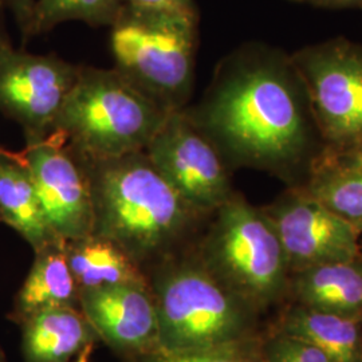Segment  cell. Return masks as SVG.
<instances>
[{
	"label": "cell",
	"instance_id": "11",
	"mask_svg": "<svg viewBox=\"0 0 362 362\" xmlns=\"http://www.w3.org/2000/svg\"><path fill=\"white\" fill-rule=\"evenodd\" d=\"M278 233L290 272L361 257L360 233L302 187L263 208Z\"/></svg>",
	"mask_w": 362,
	"mask_h": 362
},
{
	"label": "cell",
	"instance_id": "3",
	"mask_svg": "<svg viewBox=\"0 0 362 362\" xmlns=\"http://www.w3.org/2000/svg\"><path fill=\"white\" fill-rule=\"evenodd\" d=\"M160 327L158 351H184L255 338V314L194 254L157 263L149 282Z\"/></svg>",
	"mask_w": 362,
	"mask_h": 362
},
{
	"label": "cell",
	"instance_id": "20",
	"mask_svg": "<svg viewBox=\"0 0 362 362\" xmlns=\"http://www.w3.org/2000/svg\"><path fill=\"white\" fill-rule=\"evenodd\" d=\"M122 7L124 0H35L28 38L69 21H81L93 27H110Z\"/></svg>",
	"mask_w": 362,
	"mask_h": 362
},
{
	"label": "cell",
	"instance_id": "7",
	"mask_svg": "<svg viewBox=\"0 0 362 362\" xmlns=\"http://www.w3.org/2000/svg\"><path fill=\"white\" fill-rule=\"evenodd\" d=\"M303 85L325 151L339 152L362 140V46L325 40L290 55Z\"/></svg>",
	"mask_w": 362,
	"mask_h": 362
},
{
	"label": "cell",
	"instance_id": "28",
	"mask_svg": "<svg viewBox=\"0 0 362 362\" xmlns=\"http://www.w3.org/2000/svg\"><path fill=\"white\" fill-rule=\"evenodd\" d=\"M7 45H10V42H8V39H7V35L4 34L3 27L0 25V49H3V47L7 46Z\"/></svg>",
	"mask_w": 362,
	"mask_h": 362
},
{
	"label": "cell",
	"instance_id": "27",
	"mask_svg": "<svg viewBox=\"0 0 362 362\" xmlns=\"http://www.w3.org/2000/svg\"><path fill=\"white\" fill-rule=\"evenodd\" d=\"M94 346H95L94 344L93 345H88L71 362H90V357L91 354H93Z\"/></svg>",
	"mask_w": 362,
	"mask_h": 362
},
{
	"label": "cell",
	"instance_id": "13",
	"mask_svg": "<svg viewBox=\"0 0 362 362\" xmlns=\"http://www.w3.org/2000/svg\"><path fill=\"white\" fill-rule=\"evenodd\" d=\"M25 362H71L100 337L79 308L38 311L21 322Z\"/></svg>",
	"mask_w": 362,
	"mask_h": 362
},
{
	"label": "cell",
	"instance_id": "6",
	"mask_svg": "<svg viewBox=\"0 0 362 362\" xmlns=\"http://www.w3.org/2000/svg\"><path fill=\"white\" fill-rule=\"evenodd\" d=\"M212 215L196 251L202 263L254 310L278 302L288 286L290 270L263 208L233 192Z\"/></svg>",
	"mask_w": 362,
	"mask_h": 362
},
{
	"label": "cell",
	"instance_id": "25",
	"mask_svg": "<svg viewBox=\"0 0 362 362\" xmlns=\"http://www.w3.org/2000/svg\"><path fill=\"white\" fill-rule=\"evenodd\" d=\"M321 152L324 155L334 158L337 161H341V163L362 165V140L351 145L348 149H344L339 152H330V151H325V149H322Z\"/></svg>",
	"mask_w": 362,
	"mask_h": 362
},
{
	"label": "cell",
	"instance_id": "22",
	"mask_svg": "<svg viewBox=\"0 0 362 362\" xmlns=\"http://www.w3.org/2000/svg\"><path fill=\"white\" fill-rule=\"evenodd\" d=\"M264 362H334L310 345L276 333L262 345Z\"/></svg>",
	"mask_w": 362,
	"mask_h": 362
},
{
	"label": "cell",
	"instance_id": "26",
	"mask_svg": "<svg viewBox=\"0 0 362 362\" xmlns=\"http://www.w3.org/2000/svg\"><path fill=\"white\" fill-rule=\"evenodd\" d=\"M315 7L332 8V10H345V8H362V0H310Z\"/></svg>",
	"mask_w": 362,
	"mask_h": 362
},
{
	"label": "cell",
	"instance_id": "8",
	"mask_svg": "<svg viewBox=\"0 0 362 362\" xmlns=\"http://www.w3.org/2000/svg\"><path fill=\"white\" fill-rule=\"evenodd\" d=\"M144 152L203 216L212 215L233 194L230 165L185 109L169 113Z\"/></svg>",
	"mask_w": 362,
	"mask_h": 362
},
{
	"label": "cell",
	"instance_id": "5",
	"mask_svg": "<svg viewBox=\"0 0 362 362\" xmlns=\"http://www.w3.org/2000/svg\"><path fill=\"white\" fill-rule=\"evenodd\" d=\"M115 69L168 113L188 106L199 43V13L124 4L110 26Z\"/></svg>",
	"mask_w": 362,
	"mask_h": 362
},
{
	"label": "cell",
	"instance_id": "15",
	"mask_svg": "<svg viewBox=\"0 0 362 362\" xmlns=\"http://www.w3.org/2000/svg\"><path fill=\"white\" fill-rule=\"evenodd\" d=\"M0 221L19 233L34 252L64 242L52 233L25 161L0 146Z\"/></svg>",
	"mask_w": 362,
	"mask_h": 362
},
{
	"label": "cell",
	"instance_id": "16",
	"mask_svg": "<svg viewBox=\"0 0 362 362\" xmlns=\"http://www.w3.org/2000/svg\"><path fill=\"white\" fill-rule=\"evenodd\" d=\"M66 306L79 308V288L67 262L65 242H57L35 252L10 318L19 325L38 311Z\"/></svg>",
	"mask_w": 362,
	"mask_h": 362
},
{
	"label": "cell",
	"instance_id": "29",
	"mask_svg": "<svg viewBox=\"0 0 362 362\" xmlns=\"http://www.w3.org/2000/svg\"><path fill=\"white\" fill-rule=\"evenodd\" d=\"M0 362H6V357H4V353L1 349H0Z\"/></svg>",
	"mask_w": 362,
	"mask_h": 362
},
{
	"label": "cell",
	"instance_id": "1",
	"mask_svg": "<svg viewBox=\"0 0 362 362\" xmlns=\"http://www.w3.org/2000/svg\"><path fill=\"white\" fill-rule=\"evenodd\" d=\"M185 110L230 168L285 176L305 163L310 167L317 156L320 133L303 85L290 57L276 50L251 45L233 52L216 69L202 103Z\"/></svg>",
	"mask_w": 362,
	"mask_h": 362
},
{
	"label": "cell",
	"instance_id": "24",
	"mask_svg": "<svg viewBox=\"0 0 362 362\" xmlns=\"http://www.w3.org/2000/svg\"><path fill=\"white\" fill-rule=\"evenodd\" d=\"M0 4L10 8L22 31L23 39H28L30 27L33 22V13L35 7V0H0Z\"/></svg>",
	"mask_w": 362,
	"mask_h": 362
},
{
	"label": "cell",
	"instance_id": "4",
	"mask_svg": "<svg viewBox=\"0 0 362 362\" xmlns=\"http://www.w3.org/2000/svg\"><path fill=\"white\" fill-rule=\"evenodd\" d=\"M168 112L116 69L81 66L52 132L86 160L143 152Z\"/></svg>",
	"mask_w": 362,
	"mask_h": 362
},
{
	"label": "cell",
	"instance_id": "12",
	"mask_svg": "<svg viewBox=\"0 0 362 362\" xmlns=\"http://www.w3.org/2000/svg\"><path fill=\"white\" fill-rule=\"evenodd\" d=\"M79 309L112 349L141 358L160 349V327L151 285L106 286L79 291Z\"/></svg>",
	"mask_w": 362,
	"mask_h": 362
},
{
	"label": "cell",
	"instance_id": "17",
	"mask_svg": "<svg viewBox=\"0 0 362 362\" xmlns=\"http://www.w3.org/2000/svg\"><path fill=\"white\" fill-rule=\"evenodd\" d=\"M65 251L79 291L106 286L149 284L143 267L129 254L95 233L65 242Z\"/></svg>",
	"mask_w": 362,
	"mask_h": 362
},
{
	"label": "cell",
	"instance_id": "30",
	"mask_svg": "<svg viewBox=\"0 0 362 362\" xmlns=\"http://www.w3.org/2000/svg\"><path fill=\"white\" fill-rule=\"evenodd\" d=\"M291 1H310V0H291Z\"/></svg>",
	"mask_w": 362,
	"mask_h": 362
},
{
	"label": "cell",
	"instance_id": "9",
	"mask_svg": "<svg viewBox=\"0 0 362 362\" xmlns=\"http://www.w3.org/2000/svg\"><path fill=\"white\" fill-rule=\"evenodd\" d=\"M18 155L31 173L52 233L64 242L91 235L94 206L86 160L57 132L26 141Z\"/></svg>",
	"mask_w": 362,
	"mask_h": 362
},
{
	"label": "cell",
	"instance_id": "23",
	"mask_svg": "<svg viewBox=\"0 0 362 362\" xmlns=\"http://www.w3.org/2000/svg\"><path fill=\"white\" fill-rule=\"evenodd\" d=\"M124 4L137 8L199 13L194 0H124Z\"/></svg>",
	"mask_w": 362,
	"mask_h": 362
},
{
	"label": "cell",
	"instance_id": "31",
	"mask_svg": "<svg viewBox=\"0 0 362 362\" xmlns=\"http://www.w3.org/2000/svg\"><path fill=\"white\" fill-rule=\"evenodd\" d=\"M361 258H362V247H361Z\"/></svg>",
	"mask_w": 362,
	"mask_h": 362
},
{
	"label": "cell",
	"instance_id": "18",
	"mask_svg": "<svg viewBox=\"0 0 362 362\" xmlns=\"http://www.w3.org/2000/svg\"><path fill=\"white\" fill-rule=\"evenodd\" d=\"M325 353L334 362H362L358 321L299 306L286 313L279 332Z\"/></svg>",
	"mask_w": 362,
	"mask_h": 362
},
{
	"label": "cell",
	"instance_id": "10",
	"mask_svg": "<svg viewBox=\"0 0 362 362\" xmlns=\"http://www.w3.org/2000/svg\"><path fill=\"white\" fill-rule=\"evenodd\" d=\"M81 66L57 55L0 49V113L16 121L26 141L47 137L55 127Z\"/></svg>",
	"mask_w": 362,
	"mask_h": 362
},
{
	"label": "cell",
	"instance_id": "19",
	"mask_svg": "<svg viewBox=\"0 0 362 362\" xmlns=\"http://www.w3.org/2000/svg\"><path fill=\"white\" fill-rule=\"evenodd\" d=\"M300 185L339 218L362 233V165L341 163L320 152Z\"/></svg>",
	"mask_w": 362,
	"mask_h": 362
},
{
	"label": "cell",
	"instance_id": "21",
	"mask_svg": "<svg viewBox=\"0 0 362 362\" xmlns=\"http://www.w3.org/2000/svg\"><path fill=\"white\" fill-rule=\"evenodd\" d=\"M140 362H264L257 338L204 349L156 351L139 358Z\"/></svg>",
	"mask_w": 362,
	"mask_h": 362
},
{
	"label": "cell",
	"instance_id": "2",
	"mask_svg": "<svg viewBox=\"0 0 362 362\" xmlns=\"http://www.w3.org/2000/svg\"><path fill=\"white\" fill-rule=\"evenodd\" d=\"M86 163L93 233L115 242L141 267L177 254L204 218L160 175L144 151Z\"/></svg>",
	"mask_w": 362,
	"mask_h": 362
},
{
	"label": "cell",
	"instance_id": "14",
	"mask_svg": "<svg viewBox=\"0 0 362 362\" xmlns=\"http://www.w3.org/2000/svg\"><path fill=\"white\" fill-rule=\"evenodd\" d=\"M288 286L299 306L353 320L362 318V258L294 272Z\"/></svg>",
	"mask_w": 362,
	"mask_h": 362
}]
</instances>
